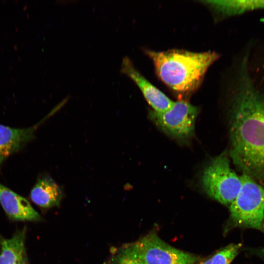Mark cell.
Here are the masks:
<instances>
[{
	"label": "cell",
	"instance_id": "cell-1",
	"mask_svg": "<svg viewBox=\"0 0 264 264\" xmlns=\"http://www.w3.org/2000/svg\"><path fill=\"white\" fill-rule=\"evenodd\" d=\"M241 66L231 99L230 155L234 164L264 186V94Z\"/></svg>",
	"mask_w": 264,
	"mask_h": 264
},
{
	"label": "cell",
	"instance_id": "cell-2",
	"mask_svg": "<svg viewBox=\"0 0 264 264\" xmlns=\"http://www.w3.org/2000/svg\"><path fill=\"white\" fill-rule=\"evenodd\" d=\"M158 78L169 88L181 96L194 92L209 68L219 58L213 51L193 52L172 49L155 51L144 48Z\"/></svg>",
	"mask_w": 264,
	"mask_h": 264
},
{
	"label": "cell",
	"instance_id": "cell-3",
	"mask_svg": "<svg viewBox=\"0 0 264 264\" xmlns=\"http://www.w3.org/2000/svg\"><path fill=\"white\" fill-rule=\"evenodd\" d=\"M241 188L229 206L234 225L263 231L264 187L248 175L240 176Z\"/></svg>",
	"mask_w": 264,
	"mask_h": 264
},
{
	"label": "cell",
	"instance_id": "cell-4",
	"mask_svg": "<svg viewBox=\"0 0 264 264\" xmlns=\"http://www.w3.org/2000/svg\"><path fill=\"white\" fill-rule=\"evenodd\" d=\"M201 182L204 190L209 196L229 206L242 186L240 176L231 168L226 152L214 158L205 168Z\"/></svg>",
	"mask_w": 264,
	"mask_h": 264
},
{
	"label": "cell",
	"instance_id": "cell-5",
	"mask_svg": "<svg viewBox=\"0 0 264 264\" xmlns=\"http://www.w3.org/2000/svg\"><path fill=\"white\" fill-rule=\"evenodd\" d=\"M198 111V107L180 99L164 112L151 110L149 117L168 136L183 141L193 136Z\"/></svg>",
	"mask_w": 264,
	"mask_h": 264
},
{
	"label": "cell",
	"instance_id": "cell-6",
	"mask_svg": "<svg viewBox=\"0 0 264 264\" xmlns=\"http://www.w3.org/2000/svg\"><path fill=\"white\" fill-rule=\"evenodd\" d=\"M132 245L146 264H194L198 259L194 255L169 245L153 232Z\"/></svg>",
	"mask_w": 264,
	"mask_h": 264
},
{
	"label": "cell",
	"instance_id": "cell-7",
	"mask_svg": "<svg viewBox=\"0 0 264 264\" xmlns=\"http://www.w3.org/2000/svg\"><path fill=\"white\" fill-rule=\"evenodd\" d=\"M120 70L138 86L153 110L163 112L172 107L174 101L148 81L136 68L129 57L125 56L123 59Z\"/></svg>",
	"mask_w": 264,
	"mask_h": 264
},
{
	"label": "cell",
	"instance_id": "cell-8",
	"mask_svg": "<svg viewBox=\"0 0 264 264\" xmlns=\"http://www.w3.org/2000/svg\"><path fill=\"white\" fill-rule=\"evenodd\" d=\"M0 203L9 219L41 221L43 218L25 198L0 183Z\"/></svg>",
	"mask_w": 264,
	"mask_h": 264
},
{
	"label": "cell",
	"instance_id": "cell-9",
	"mask_svg": "<svg viewBox=\"0 0 264 264\" xmlns=\"http://www.w3.org/2000/svg\"><path fill=\"white\" fill-rule=\"evenodd\" d=\"M41 123L22 129L13 128L0 124V169L7 157L22 149L34 137L35 132Z\"/></svg>",
	"mask_w": 264,
	"mask_h": 264
},
{
	"label": "cell",
	"instance_id": "cell-10",
	"mask_svg": "<svg viewBox=\"0 0 264 264\" xmlns=\"http://www.w3.org/2000/svg\"><path fill=\"white\" fill-rule=\"evenodd\" d=\"M26 230L24 226L10 238L0 233V264H30L25 245Z\"/></svg>",
	"mask_w": 264,
	"mask_h": 264
},
{
	"label": "cell",
	"instance_id": "cell-11",
	"mask_svg": "<svg viewBox=\"0 0 264 264\" xmlns=\"http://www.w3.org/2000/svg\"><path fill=\"white\" fill-rule=\"evenodd\" d=\"M29 197L40 208L46 210L59 206L63 192L55 181L46 175L38 177L30 191Z\"/></svg>",
	"mask_w": 264,
	"mask_h": 264
},
{
	"label": "cell",
	"instance_id": "cell-12",
	"mask_svg": "<svg viewBox=\"0 0 264 264\" xmlns=\"http://www.w3.org/2000/svg\"><path fill=\"white\" fill-rule=\"evenodd\" d=\"M216 16V20L264 9V0H202Z\"/></svg>",
	"mask_w": 264,
	"mask_h": 264
},
{
	"label": "cell",
	"instance_id": "cell-13",
	"mask_svg": "<svg viewBox=\"0 0 264 264\" xmlns=\"http://www.w3.org/2000/svg\"><path fill=\"white\" fill-rule=\"evenodd\" d=\"M241 247V243L230 244L200 264H230L238 255Z\"/></svg>",
	"mask_w": 264,
	"mask_h": 264
},
{
	"label": "cell",
	"instance_id": "cell-14",
	"mask_svg": "<svg viewBox=\"0 0 264 264\" xmlns=\"http://www.w3.org/2000/svg\"><path fill=\"white\" fill-rule=\"evenodd\" d=\"M112 264H146L139 257L132 244L119 249L112 258Z\"/></svg>",
	"mask_w": 264,
	"mask_h": 264
},
{
	"label": "cell",
	"instance_id": "cell-15",
	"mask_svg": "<svg viewBox=\"0 0 264 264\" xmlns=\"http://www.w3.org/2000/svg\"><path fill=\"white\" fill-rule=\"evenodd\" d=\"M263 231H264V217L263 223ZM260 251L264 252V247Z\"/></svg>",
	"mask_w": 264,
	"mask_h": 264
},
{
	"label": "cell",
	"instance_id": "cell-16",
	"mask_svg": "<svg viewBox=\"0 0 264 264\" xmlns=\"http://www.w3.org/2000/svg\"><path fill=\"white\" fill-rule=\"evenodd\" d=\"M260 254L262 256V257L264 260V252L260 251Z\"/></svg>",
	"mask_w": 264,
	"mask_h": 264
}]
</instances>
